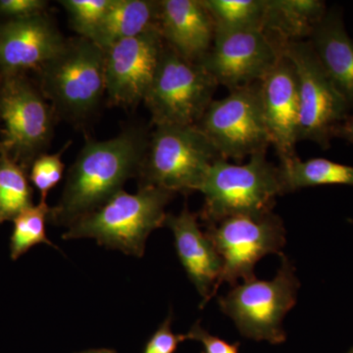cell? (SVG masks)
I'll return each mask as SVG.
<instances>
[{"label":"cell","mask_w":353,"mask_h":353,"mask_svg":"<svg viewBox=\"0 0 353 353\" xmlns=\"http://www.w3.org/2000/svg\"><path fill=\"white\" fill-rule=\"evenodd\" d=\"M172 321L173 316L170 313L146 343L143 353H175L181 343L189 340L188 334H176L172 332Z\"/></svg>","instance_id":"4316f807"},{"label":"cell","mask_w":353,"mask_h":353,"mask_svg":"<svg viewBox=\"0 0 353 353\" xmlns=\"http://www.w3.org/2000/svg\"><path fill=\"white\" fill-rule=\"evenodd\" d=\"M196 126L226 160L266 152L271 145L259 83L231 90L219 101L213 99Z\"/></svg>","instance_id":"8fae6325"},{"label":"cell","mask_w":353,"mask_h":353,"mask_svg":"<svg viewBox=\"0 0 353 353\" xmlns=\"http://www.w3.org/2000/svg\"><path fill=\"white\" fill-rule=\"evenodd\" d=\"M113 0H63L60 1L69 16L72 29L90 39L103 19Z\"/></svg>","instance_id":"d4e9b609"},{"label":"cell","mask_w":353,"mask_h":353,"mask_svg":"<svg viewBox=\"0 0 353 353\" xmlns=\"http://www.w3.org/2000/svg\"><path fill=\"white\" fill-rule=\"evenodd\" d=\"M66 41L46 13L0 23V76L39 71Z\"/></svg>","instance_id":"5bb4252c"},{"label":"cell","mask_w":353,"mask_h":353,"mask_svg":"<svg viewBox=\"0 0 353 353\" xmlns=\"http://www.w3.org/2000/svg\"><path fill=\"white\" fill-rule=\"evenodd\" d=\"M197 220L199 215L185 208L180 214H167L164 226L174 234L179 259L201 294V307L203 308L215 296L223 263L214 245L202 231Z\"/></svg>","instance_id":"2e32d148"},{"label":"cell","mask_w":353,"mask_h":353,"mask_svg":"<svg viewBox=\"0 0 353 353\" xmlns=\"http://www.w3.org/2000/svg\"><path fill=\"white\" fill-rule=\"evenodd\" d=\"M148 139L143 129L130 128L112 139L85 143L67 173L61 199L50 208L51 224L69 228L123 190L139 175Z\"/></svg>","instance_id":"6da1fadb"},{"label":"cell","mask_w":353,"mask_h":353,"mask_svg":"<svg viewBox=\"0 0 353 353\" xmlns=\"http://www.w3.org/2000/svg\"><path fill=\"white\" fill-rule=\"evenodd\" d=\"M299 289L296 269L282 254L275 278L270 281L255 278L236 284L218 301L222 312L233 320L241 336L281 345L287 340L283 320L296 305Z\"/></svg>","instance_id":"8992f818"},{"label":"cell","mask_w":353,"mask_h":353,"mask_svg":"<svg viewBox=\"0 0 353 353\" xmlns=\"http://www.w3.org/2000/svg\"><path fill=\"white\" fill-rule=\"evenodd\" d=\"M283 194L318 185H353V167L325 158L301 160L299 157L278 166Z\"/></svg>","instance_id":"44dd1931"},{"label":"cell","mask_w":353,"mask_h":353,"mask_svg":"<svg viewBox=\"0 0 353 353\" xmlns=\"http://www.w3.org/2000/svg\"><path fill=\"white\" fill-rule=\"evenodd\" d=\"M348 353H353V347L350 350V352H348Z\"/></svg>","instance_id":"d6a6232c"},{"label":"cell","mask_w":353,"mask_h":353,"mask_svg":"<svg viewBox=\"0 0 353 353\" xmlns=\"http://www.w3.org/2000/svg\"><path fill=\"white\" fill-rule=\"evenodd\" d=\"M212 76L166 43L145 102L155 126L197 125L217 88Z\"/></svg>","instance_id":"ba28073f"},{"label":"cell","mask_w":353,"mask_h":353,"mask_svg":"<svg viewBox=\"0 0 353 353\" xmlns=\"http://www.w3.org/2000/svg\"><path fill=\"white\" fill-rule=\"evenodd\" d=\"M284 41L261 29L216 30L202 67L231 90L260 82L283 57Z\"/></svg>","instance_id":"7c38bea8"},{"label":"cell","mask_w":353,"mask_h":353,"mask_svg":"<svg viewBox=\"0 0 353 353\" xmlns=\"http://www.w3.org/2000/svg\"><path fill=\"white\" fill-rule=\"evenodd\" d=\"M188 336L189 340L201 341L203 345L202 353H240V343H229L218 336H212L202 328L199 322L192 326Z\"/></svg>","instance_id":"f1b7e54d"},{"label":"cell","mask_w":353,"mask_h":353,"mask_svg":"<svg viewBox=\"0 0 353 353\" xmlns=\"http://www.w3.org/2000/svg\"><path fill=\"white\" fill-rule=\"evenodd\" d=\"M308 41L332 82L353 108V41L345 30L341 11H327Z\"/></svg>","instance_id":"ac0fdd59"},{"label":"cell","mask_w":353,"mask_h":353,"mask_svg":"<svg viewBox=\"0 0 353 353\" xmlns=\"http://www.w3.org/2000/svg\"><path fill=\"white\" fill-rule=\"evenodd\" d=\"M24 167L0 153V217L13 220L32 204V190Z\"/></svg>","instance_id":"603a6c76"},{"label":"cell","mask_w":353,"mask_h":353,"mask_svg":"<svg viewBox=\"0 0 353 353\" xmlns=\"http://www.w3.org/2000/svg\"><path fill=\"white\" fill-rule=\"evenodd\" d=\"M159 29L165 43L181 57L201 63L215 38V25L201 0H161Z\"/></svg>","instance_id":"e0dca14e"},{"label":"cell","mask_w":353,"mask_h":353,"mask_svg":"<svg viewBox=\"0 0 353 353\" xmlns=\"http://www.w3.org/2000/svg\"><path fill=\"white\" fill-rule=\"evenodd\" d=\"M219 158L196 125L157 126L139 169V187H157L174 194L199 190L211 165Z\"/></svg>","instance_id":"5b68a950"},{"label":"cell","mask_w":353,"mask_h":353,"mask_svg":"<svg viewBox=\"0 0 353 353\" xmlns=\"http://www.w3.org/2000/svg\"><path fill=\"white\" fill-rule=\"evenodd\" d=\"M65 145L63 150L53 154L39 155L31 164L29 179L32 185L41 192V201H46L48 192L57 187L63 178L65 165L62 161V155L68 148Z\"/></svg>","instance_id":"484cf974"},{"label":"cell","mask_w":353,"mask_h":353,"mask_svg":"<svg viewBox=\"0 0 353 353\" xmlns=\"http://www.w3.org/2000/svg\"><path fill=\"white\" fill-rule=\"evenodd\" d=\"M160 1L113 0L103 19L90 39L106 51L124 39L159 29Z\"/></svg>","instance_id":"d6986e66"},{"label":"cell","mask_w":353,"mask_h":353,"mask_svg":"<svg viewBox=\"0 0 353 353\" xmlns=\"http://www.w3.org/2000/svg\"><path fill=\"white\" fill-rule=\"evenodd\" d=\"M259 88L265 124L280 163L294 159L299 141V90L294 65L284 54Z\"/></svg>","instance_id":"9a60e30c"},{"label":"cell","mask_w":353,"mask_h":353,"mask_svg":"<svg viewBox=\"0 0 353 353\" xmlns=\"http://www.w3.org/2000/svg\"><path fill=\"white\" fill-rule=\"evenodd\" d=\"M38 72L39 90L66 119H85L106 94L105 51L82 37L67 41Z\"/></svg>","instance_id":"277c9868"},{"label":"cell","mask_w":353,"mask_h":353,"mask_svg":"<svg viewBox=\"0 0 353 353\" xmlns=\"http://www.w3.org/2000/svg\"><path fill=\"white\" fill-rule=\"evenodd\" d=\"M85 353H112V352H106V350H99V352H85Z\"/></svg>","instance_id":"4dcf8cb0"},{"label":"cell","mask_w":353,"mask_h":353,"mask_svg":"<svg viewBox=\"0 0 353 353\" xmlns=\"http://www.w3.org/2000/svg\"><path fill=\"white\" fill-rule=\"evenodd\" d=\"M4 222V220L2 219L1 217H0V224H1V223H3Z\"/></svg>","instance_id":"1f68e13d"},{"label":"cell","mask_w":353,"mask_h":353,"mask_svg":"<svg viewBox=\"0 0 353 353\" xmlns=\"http://www.w3.org/2000/svg\"><path fill=\"white\" fill-rule=\"evenodd\" d=\"M199 192L204 196L199 218L205 224L229 216L271 212L276 197L283 194L279 168L267 160L266 152L253 154L241 165L219 158L211 165Z\"/></svg>","instance_id":"3957f363"},{"label":"cell","mask_w":353,"mask_h":353,"mask_svg":"<svg viewBox=\"0 0 353 353\" xmlns=\"http://www.w3.org/2000/svg\"><path fill=\"white\" fill-rule=\"evenodd\" d=\"M283 54L294 65L299 101V141L323 150L331 145L352 108L323 68L308 41H284Z\"/></svg>","instance_id":"52a82bcc"},{"label":"cell","mask_w":353,"mask_h":353,"mask_svg":"<svg viewBox=\"0 0 353 353\" xmlns=\"http://www.w3.org/2000/svg\"><path fill=\"white\" fill-rule=\"evenodd\" d=\"M0 153L27 169L50 145L54 132L52 106L24 75L4 77L0 83Z\"/></svg>","instance_id":"30bf717a"},{"label":"cell","mask_w":353,"mask_h":353,"mask_svg":"<svg viewBox=\"0 0 353 353\" xmlns=\"http://www.w3.org/2000/svg\"><path fill=\"white\" fill-rule=\"evenodd\" d=\"M336 138H341L353 145V114L348 116L345 122L339 127Z\"/></svg>","instance_id":"f546056e"},{"label":"cell","mask_w":353,"mask_h":353,"mask_svg":"<svg viewBox=\"0 0 353 353\" xmlns=\"http://www.w3.org/2000/svg\"><path fill=\"white\" fill-rule=\"evenodd\" d=\"M175 194L157 187H139L136 194L125 190L68 228L64 240L94 239L99 245L143 257L146 240L164 226L165 208Z\"/></svg>","instance_id":"7a4b0ae2"},{"label":"cell","mask_w":353,"mask_h":353,"mask_svg":"<svg viewBox=\"0 0 353 353\" xmlns=\"http://www.w3.org/2000/svg\"><path fill=\"white\" fill-rule=\"evenodd\" d=\"M326 12L321 0H268L264 30L283 41H304Z\"/></svg>","instance_id":"ffe728a7"},{"label":"cell","mask_w":353,"mask_h":353,"mask_svg":"<svg viewBox=\"0 0 353 353\" xmlns=\"http://www.w3.org/2000/svg\"><path fill=\"white\" fill-rule=\"evenodd\" d=\"M206 236L222 259V270L215 288V296L223 283L234 287L238 280L255 279L254 267L262 257L282 255L285 245L283 220L273 213L234 215L205 224Z\"/></svg>","instance_id":"9c48e42d"},{"label":"cell","mask_w":353,"mask_h":353,"mask_svg":"<svg viewBox=\"0 0 353 353\" xmlns=\"http://www.w3.org/2000/svg\"><path fill=\"white\" fill-rule=\"evenodd\" d=\"M50 208L46 201L25 209L14 218L12 236L10 239V256L13 260L29 252L32 246L39 243L54 246L46 236V221Z\"/></svg>","instance_id":"cb8c5ba5"},{"label":"cell","mask_w":353,"mask_h":353,"mask_svg":"<svg viewBox=\"0 0 353 353\" xmlns=\"http://www.w3.org/2000/svg\"><path fill=\"white\" fill-rule=\"evenodd\" d=\"M216 30H264L268 0H201ZM265 31V30H264Z\"/></svg>","instance_id":"7402d4cb"},{"label":"cell","mask_w":353,"mask_h":353,"mask_svg":"<svg viewBox=\"0 0 353 353\" xmlns=\"http://www.w3.org/2000/svg\"><path fill=\"white\" fill-rule=\"evenodd\" d=\"M48 2L43 0H0V16L20 19L44 13Z\"/></svg>","instance_id":"83f0119b"},{"label":"cell","mask_w":353,"mask_h":353,"mask_svg":"<svg viewBox=\"0 0 353 353\" xmlns=\"http://www.w3.org/2000/svg\"><path fill=\"white\" fill-rule=\"evenodd\" d=\"M165 46L160 29L113 44L105 51V85L116 105H137L152 85Z\"/></svg>","instance_id":"4fadbf2b"}]
</instances>
